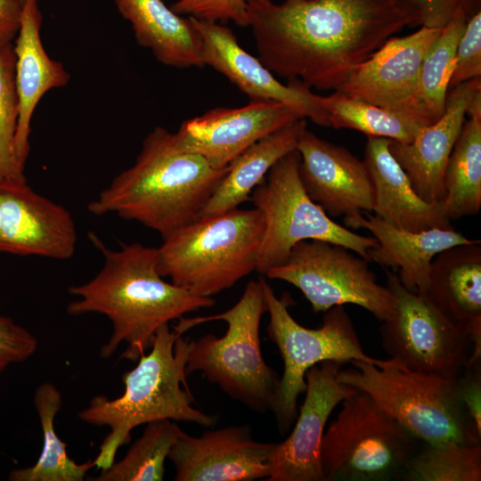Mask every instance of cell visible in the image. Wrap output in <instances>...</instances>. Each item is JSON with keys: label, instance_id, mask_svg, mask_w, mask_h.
I'll return each instance as SVG.
<instances>
[{"label": "cell", "instance_id": "obj_36", "mask_svg": "<svg viewBox=\"0 0 481 481\" xmlns=\"http://www.w3.org/2000/svg\"><path fill=\"white\" fill-rule=\"evenodd\" d=\"M249 0H177L170 8L179 15H188L202 20L233 21L248 27Z\"/></svg>", "mask_w": 481, "mask_h": 481}, {"label": "cell", "instance_id": "obj_28", "mask_svg": "<svg viewBox=\"0 0 481 481\" xmlns=\"http://www.w3.org/2000/svg\"><path fill=\"white\" fill-rule=\"evenodd\" d=\"M61 395L49 382L40 384L34 395V404L43 431L42 452L30 467L13 469L9 479L13 481H82L95 466L94 461L77 463L66 451V444L58 436L54 419L61 408Z\"/></svg>", "mask_w": 481, "mask_h": 481}, {"label": "cell", "instance_id": "obj_38", "mask_svg": "<svg viewBox=\"0 0 481 481\" xmlns=\"http://www.w3.org/2000/svg\"><path fill=\"white\" fill-rule=\"evenodd\" d=\"M465 370L464 375L457 377L458 394L469 423L476 432L481 435L480 361Z\"/></svg>", "mask_w": 481, "mask_h": 481}, {"label": "cell", "instance_id": "obj_17", "mask_svg": "<svg viewBox=\"0 0 481 481\" xmlns=\"http://www.w3.org/2000/svg\"><path fill=\"white\" fill-rule=\"evenodd\" d=\"M202 42L205 66L223 74L247 94L250 101H273L283 103L304 118L322 126H330L329 117L319 95L298 80L283 84L264 66L258 58L246 52L232 30L219 22L188 17Z\"/></svg>", "mask_w": 481, "mask_h": 481}, {"label": "cell", "instance_id": "obj_7", "mask_svg": "<svg viewBox=\"0 0 481 481\" xmlns=\"http://www.w3.org/2000/svg\"><path fill=\"white\" fill-rule=\"evenodd\" d=\"M339 370L341 384L365 393L413 437L428 444H480L481 435L469 423L460 400L457 378L414 371L390 359L377 366L352 360Z\"/></svg>", "mask_w": 481, "mask_h": 481}, {"label": "cell", "instance_id": "obj_8", "mask_svg": "<svg viewBox=\"0 0 481 481\" xmlns=\"http://www.w3.org/2000/svg\"><path fill=\"white\" fill-rule=\"evenodd\" d=\"M299 161L297 151L281 158L249 196L265 223L256 271L265 275L284 264L293 247L303 240L341 245L369 261L368 251L378 245L377 240L336 223L309 198L300 179Z\"/></svg>", "mask_w": 481, "mask_h": 481}, {"label": "cell", "instance_id": "obj_12", "mask_svg": "<svg viewBox=\"0 0 481 481\" xmlns=\"http://www.w3.org/2000/svg\"><path fill=\"white\" fill-rule=\"evenodd\" d=\"M394 307L379 327L382 346L397 366L457 378L469 365L473 343L423 295L407 289L387 270Z\"/></svg>", "mask_w": 481, "mask_h": 481}, {"label": "cell", "instance_id": "obj_2", "mask_svg": "<svg viewBox=\"0 0 481 481\" xmlns=\"http://www.w3.org/2000/svg\"><path fill=\"white\" fill-rule=\"evenodd\" d=\"M89 237L103 255V266L89 281L69 288L77 299L67 311L110 319L112 335L101 349L102 357L111 356L126 343L122 358L135 362L151 348L161 326L216 304L212 297L195 296L166 281L158 270V248L135 242L111 250L95 234Z\"/></svg>", "mask_w": 481, "mask_h": 481}, {"label": "cell", "instance_id": "obj_41", "mask_svg": "<svg viewBox=\"0 0 481 481\" xmlns=\"http://www.w3.org/2000/svg\"><path fill=\"white\" fill-rule=\"evenodd\" d=\"M284 1H294V0H284Z\"/></svg>", "mask_w": 481, "mask_h": 481}, {"label": "cell", "instance_id": "obj_27", "mask_svg": "<svg viewBox=\"0 0 481 481\" xmlns=\"http://www.w3.org/2000/svg\"><path fill=\"white\" fill-rule=\"evenodd\" d=\"M464 121L444 176V215L452 221L481 208V115Z\"/></svg>", "mask_w": 481, "mask_h": 481}, {"label": "cell", "instance_id": "obj_29", "mask_svg": "<svg viewBox=\"0 0 481 481\" xmlns=\"http://www.w3.org/2000/svg\"><path fill=\"white\" fill-rule=\"evenodd\" d=\"M328 113L330 126L349 128L399 143L415 139L423 126L402 113L395 112L335 90L327 96L319 95Z\"/></svg>", "mask_w": 481, "mask_h": 481}, {"label": "cell", "instance_id": "obj_16", "mask_svg": "<svg viewBox=\"0 0 481 481\" xmlns=\"http://www.w3.org/2000/svg\"><path fill=\"white\" fill-rule=\"evenodd\" d=\"M77 234L69 212L26 180H0V252L68 259Z\"/></svg>", "mask_w": 481, "mask_h": 481}, {"label": "cell", "instance_id": "obj_30", "mask_svg": "<svg viewBox=\"0 0 481 481\" xmlns=\"http://www.w3.org/2000/svg\"><path fill=\"white\" fill-rule=\"evenodd\" d=\"M469 16L458 10L426 53L420 69L418 100L429 125L444 113L455 52Z\"/></svg>", "mask_w": 481, "mask_h": 481}, {"label": "cell", "instance_id": "obj_25", "mask_svg": "<svg viewBox=\"0 0 481 481\" xmlns=\"http://www.w3.org/2000/svg\"><path fill=\"white\" fill-rule=\"evenodd\" d=\"M127 20L139 45L151 51L164 65L203 68L202 42L189 18H183L162 0H114Z\"/></svg>", "mask_w": 481, "mask_h": 481}, {"label": "cell", "instance_id": "obj_20", "mask_svg": "<svg viewBox=\"0 0 481 481\" xmlns=\"http://www.w3.org/2000/svg\"><path fill=\"white\" fill-rule=\"evenodd\" d=\"M481 90V77L449 90L443 115L421 129L410 143L392 141L389 151L407 175L416 193L429 203L444 199V176L468 107Z\"/></svg>", "mask_w": 481, "mask_h": 481}, {"label": "cell", "instance_id": "obj_5", "mask_svg": "<svg viewBox=\"0 0 481 481\" xmlns=\"http://www.w3.org/2000/svg\"><path fill=\"white\" fill-rule=\"evenodd\" d=\"M266 311L258 278L246 285L239 301L228 310L209 316L179 318L174 329L182 335L207 322L224 321L227 324L222 337L210 333L190 340L186 374L200 371L232 400L258 412L272 411L281 377L262 354L259 329Z\"/></svg>", "mask_w": 481, "mask_h": 481}, {"label": "cell", "instance_id": "obj_3", "mask_svg": "<svg viewBox=\"0 0 481 481\" xmlns=\"http://www.w3.org/2000/svg\"><path fill=\"white\" fill-rule=\"evenodd\" d=\"M229 168L213 167L181 151L173 133L156 126L143 140L134 165L118 175L87 208L116 214L156 231L163 240L200 217Z\"/></svg>", "mask_w": 481, "mask_h": 481}, {"label": "cell", "instance_id": "obj_24", "mask_svg": "<svg viewBox=\"0 0 481 481\" xmlns=\"http://www.w3.org/2000/svg\"><path fill=\"white\" fill-rule=\"evenodd\" d=\"M390 139L368 136L364 163L373 185L375 216L410 232L433 228L454 229L444 215L442 202L429 203L414 191L412 183L389 151Z\"/></svg>", "mask_w": 481, "mask_h": 481}, {"label": "cell", "instance_id": "obj_6", "mask_svg": "<svg viewBox=\"0 0 481 481\" xmlns=\"http://www.w3.org/2000/svg\"><path fill=\"white\" fill-rule=\"evenodd\" d=\"M257 208L199 217L158 248V270L199 297H213L256 271L265 232Z\"/></svg>", "mask_w": 481, "mask_h": 481}, {"label": "cell", "instance_id": "obj_9", "mask_svg": "<svg viewBox=\"0 0 481 481\" xmlns=\"http://www.w3.org/2000/svg\"><path fill=\"white\" fill-rule=\"evenodd\" d=\"M259 278L269 314L267 335L277 346L283 362V372L272 412L278 429L285 434L297 418L298 399L306 391L308 369L323 361L345 363L358 360L379 366L382 360L364 353L344 306L326 311L320 328L308 329L289 314V298L285 295L278 298L265 279Z\"/></svg>", "mask_w": 481, "mask_h": 481}, {"label": "cell", "instance_id": "obj_22", "mask_svg": "<svg viewBox=\"0 0 481 481\" xmlns=\"http://www.w3.org/2000/svg\"><path fill=\"white\" fill-rule=\"evenodd\" d=\"M345 224L347 227L369 231L378 241L368 251L369 261L398 269L402 284L410 291L420 294L425 292L432 260L439 252L476 240L455 229L406 231L368 212L345 216Z\"/></svg>", "mask_w": 481, "mask_h": 481}, {"label": "cell", "instance_id": "obj_19", "mask_svg": "<svg viewBox=\"0 0 481 481\" xmlns=\"http://www.w3.org/2000/svg\"><path fill=\"white\" fill-rule=\"evenodd\" d=\"M297 151L304 189L329 216L372 211L373 185L364 161L308 129L301 135Z\"/></svg>", "mask_w": 481, "mask_h": 481}, {"label": "cell", "instance_id": "obj_10", "mask_svg": "<svg viewBox=\"0 0 481 481\" xmlns=\"http://www.w3.org/2000/svg\"><path fill=\"white\" fill-rule=\"evenodd\" d=\"M416 452L414 437L356 390L324 432L321 465L324 481L384 480L403 473Z\"/></svg>", "mask_w": 481, "mask_h": 481}, {"label": "cell", "instance_id": "obj_15", "mask_svg": "<svg viewBox=\"0 0 481 481\" xmlns=\"http://www.w3.org/2000/svg\"><path fill=\"white\" fill-rule=\"evenodd\" d=\"M343 363L323 361L306 372V397L289 436L277 443L267 481H324L321 447L326 423L334 408L357 389L341 384Z\"/></svg>", "mask_w": 481, "mask_h": 481}, {"label": "cell", "instance_id": "obj_37", "mask_svg": "<svg viewBox=\"0 0 481 481\" xmlns=\"http://www.w3.org/2000/svg\"><path fill=\"white\" fill-rule=\"evenodd\" d=\"M37 347L34 335L11 318L0 314V372L10 364L32 356Z\"/></svg>", "mask_w": 481, "mask_h": 481}, {"label": "cell", "instance_id": "obj_14", "mask_svg": "<svg viewBox=\"0 0 481 481\" xmlns=\"http://www.w3.org/2000/svg\"><path fill=\"white\" fill-rule=\"evenodd\" d=\"M276 444L255 440L249 426L206 430L199 436L183 430L167 459L175 481L267 480Z\"/></svg>", "mask_w": 481, "mask_h": 481}, {"label": "cell", "instance_id": "obj_40", "mask_svg": "<svg viewBox=\"0 0 481 481\" xmlns=\"http://www.w3.org/2000/svg\"><path fill=\"white\" fill-rule=\"evenodd\" d=\"M15 1L16 3H18L20 5H23L26 2L29 1V0H13ZM35 1H38V0H35Z\"/></svg>", "mask_w": 481, "mask_h": 481}, {"label": "cell", "instance_id": "obj_33", "mask_svg": "<svg viewBox=\"0 0 481 481\" xmlns=\"http://www.w3.org/2000/svg\"><path fill=\"white\" fill-rule=\"evenodd\" d=\"M18 118L13 45H0V180H26L15 156Z\"/></svg>", "mask_w": 481, "mask_h": 481}, {"label": "cell", "instance_id": "obj_18", "mask_svg": "<svg viewBox=\"0 0 481 481\" xmlns=\"http://www.w3.org/2000/svg\"><path fill=\"white\" fill-rule=\"evenodd\" d=\"M301 118L283 103L250 101L242 107L216 108L189 118L173 137L181 151L199 154L222 168L258 140Z\"/></svg>", "mask_w": 481, "mask_h": 481}, {"label": "cell", "instance_id": "obj_13", "mask_svg": "<svg viewBox=\"0 0 481 481\" xmlns=\"http://www.w3.org/2000/svg\"><path fill=\"white\" fill-rule=\"evenodd\" d=\"M442 29L421 26L408 36L390 37L337 91L429 126L419 104V74Z\"/></svg>", "mask_w": 481, "mask_h": 481}, {"label": "cell", "instance_id": "obj_32", "mask_svg": "<svg viewBox=\"0 0 481 481\" xmlns=\"http://www.w3.org/2000/svg\"><path fill=\"white\" fill-rule=\"evenodd\" d=\"M403 477L410 481H480L481 445L428 444L410 460Z\"/></svg>", "mask_w": 481, "mask_h": 481}, {"label": "cell", "instance_id": "obj_1", "mask_svg": "<svg viewBox=\"0 0 481 481\" xmlns=\"http://www.w3.org/2000/svg\"><path fill=\"white\" fill-rule=\"evenodd\" d=\"M247 19L265 67L322 91L413 24L398 0H249Z\"/></svg>", "mask_w": 481, "mask_h": 481}, {"label": "cell", "instance_id": "obj_11", "mask_svg": "<svg viewBox=\"0 0 481 481\" xmlns=\"http://www.w3.org/2000/svg\"><path fill=\"white\" fill-rule=\"evenodd\" d=\"M265 275L298 289L314 314L352 304L383 322L394 307L391 291L377 281L369 261L328 241L298 242L284 264L268 270Z\"/></svg>", "mask_w": 481, "mask_h": 481}, {"label": "cell", "instance_id": "obj_39", "mask_svg": "<svg viewBox=\"0 0 481 481\" xmlns=\"http://www.w3.org/2000/svg\"><path fill=\"white\" fill-rule=\"evenodd\" d=\"M22 6L13 0H0V45L15 40L20 25Z\"/></svg>", "mask_w": 481, "mask_h": 481}, {"label": "cell", "instance_id": "obj_26", "mask_svg": "<svg viewBox=\"0 0 481 481\" xmlns=\"http://www.w3.org/2000/svg\"><path fill=\"white\" fill-rule=\"evenodd\" d=\"M306 118H298L258 140L230 164L228 171L200 214L210 216L235 209L249 200L252 191L283 156L297 151L306 130Z\"/></svg>", "mask_w": 481, "mask_h": 481}, {"label": "cell", "instance_id": "obj_23", "mask_svg": "<svg viewBox=\"0 0 481 481\" xmlns=\"http://www.w3.org/2000/svg\"><path fill=\"white\" fill-rule=\"evenodd\" d=\"M38 1L22 5L20 25L15 38V86L19 100V118L15 135V156L24 171L29 151L30 123L43 95L52 88L64 86L69 74L63 65L46 53L40 29L42 14Z\"/></svg>", "mask_w": 481, "mask_h": 481}, {"label": "cell", "instance_id": "obj_34", "mask_svg": "<svg viewBox=\"0 0 481 481\" xmlns=\"http://www.w3.org/2000/svg\"><path fill=\"white\" fill-rule=\"evenodd\" d=\"M481 77V10L470 16L459 39L449 90Z\"/></svg>", "mask_w": 481, "mask_h": 481}, {"label": "cell", "instance_id": "obj_35", "mask_svg": "<svg viewBox=\"0 0 481 481\" xmlns=\"http://www.w3.org/2000/svg\"><path fill=\"white\" fill-rule=\"evenodd\" d=\"M411 15L413 24L443 28L458 10L469 18L481 10V0H398Z\"/></svg>", "mask_w": 481, "mask_h": 481}, {"label": "cell", "instance_id": "obj_31", "mask_svg": "<svg viewBox=\"0 0 481 481\" xmlns=\"http://www.w3.org/2000/svg\"><path fill=\"white\" fill-rule=\"evenodd\" d=\"M182 429L174 420L147 423L143 435L118 462L103 469L95 481H161L165 461Z\"/></svg>", "mask_w": 481, "mask_h": 481}, {"label": "cell", "instance_id": "obj_21", "mask_svg": "<svg viewBox=\"0 0 481 481\" xmlns=\"http://www.w3.org/2000/svg\"><path fill=\"white\" fill-rule=\"evenodd\" d=\"M423 295L472 341L469 365L480 361L481 241L439 252L432 260Z\"/></svg>", "mask_w": 481, "mask_h": 481}, {"label": "cell", "instance_id": "obj_4", "mask_svg": "<svg viewBox=\"0 0 481 481\" xmlns=\"http://www.w3.org/2000/svg\"><path fill=\"white\" fill-rule=\"evenodd\" d=\"M190 340L161 326L152 340L148 354L122 377L124 393L114 399L97 395L78 413L79 419L95 426L110 428L94 461L102 470L115 461L118 450L130 440L136 427L152 421L170 420L195 423L205 428L215 425L216 419L197 408L186 382V363Z\"/></svg>", "mask_w": 481, "mask_h": 481}]
</instances>
